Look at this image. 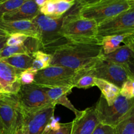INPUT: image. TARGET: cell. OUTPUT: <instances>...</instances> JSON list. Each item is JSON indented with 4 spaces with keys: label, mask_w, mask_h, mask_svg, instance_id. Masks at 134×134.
<instances>
[{
    "label": "cell",
    "mask_w": 134,
    "mask_h": 134,
    "mask_svg": "<svg viewBox=\"0 0 134 134\" xmlns=\"http://www.w3.org/2000/svg\"><path fill=\"white\" fill-rule=\"evenodd\" d=\"M51 65L78 71L92 66L102 56L101 43L68 41L54 50Z\"/></svg>",
    "instance_id": "obj_1"
},
{
    "label": "cell",
    "mask_w": 134,
    "mask_h": 134,
    "mask_svg": "<svg viewBox=\"0 0 134 134\" xmlns=\"http://www.w3.org/2000/svg\"><path fill=\"white\" fill-rule=\"evenodd\" d=\"M73 7V11L64 16L62 35L68 41L101 43L98 39V24L94 20L81 16L76 3Z\"/></svg>",
    "instance_id": "obj_2"
},
{
    "label": "cell",
    "mask_w": 134,
    "mask_h": 134,
    "mask_svg": "<svg viewBox=\"0 0 134 134\" xmlns=\"http://www.w3.org/2000/svg\"><path fill=\"white\" fill-rule=\"evenodd\" d=\"M133 0H94L76 1L81 16L95 20L98 25L128 10Z\"/></svg>",
    "instance_id": "obj_3"
},
{
    "label": "cell",
    "mask_w": 134,
    "mask_h": 134,
    "mask_svg": "<svg viewBox=\"0 0 134 134\" xmlns=\"http://www.w3.org/2000/svg\"><path fill=\"white\" fill-rule=\"evenodd\" d=\"M63 20L64 17L52 18L41 13L32 20L39 33V41L43 52L51 54L54 50L68 41L61 34Z\"/></svg>",
    "instance_id": "obj_4"
},
{
    "label": "cell",
    "mask_w": 134,
    "mask_h": 134,
    "mask_svg": "<svg viewBox=\"0 0 134 134\" xmlns=\"http://www.w3.org/2000/svg\"><path fill=\"white\" fill-rule=\"evenodd\" d=\"M100 123L116 128L134 108V98L128 99L120 95L113 105L109 106L101 95L95 105Z\"/></svg>",
    "instance_id": "obj_5"
},
{
    "label": "cell",
    "mask_w": 134,
    "mask_h": 134,
    "mask_svg": "<svg viewBox=\"0 0 134 134\" xmlns=\"http://www.w3.org/2000/svg\"><path fill=\"white\" fill-rule=\"evenodd\" d=\"M16 95L22 113H30L56 105L49 99L44 88L35 83L22 85Z\"/></svg>",
    "instance_id": "obj_6"
},
{
    "label": "cell",
    "mask_w": 134,
    "mask_h": 134,
    "mask_svg": "<svg viewBox=\"0 0 134 134\" xmlns=\"http://www.w3.org/2000/svg\"><path fill=\"white\" fill-rule=\"evenodd\" d=\"M77 71L58 65H50L37 73L34 83L44 88L72 86Z\"/></svg>",
    "instance_id": "obj_7"
},
{
    "label": "cell",
    "mask_w": 134,
    "mask_h": 134,
    "mask_svg": "<svg viewBox=\"0 0 134 134\" xmlns=\"http://www.w3.org/2000/svg\"><path fill=\"white\" fill-rule=\"evenodd\" d=\"M90 70L96 78L111 82L120 88L126 81L134 80L129 68L107 60L103 56L90 68Z\"/></svg>",
    "instance_id": "obj_8"
},
{
    "label": "cell",
    "mask_w": 134,
    "mask_h": 134,
    "mask_svg": "<svg viewBox=\"0 0 134 134\" xmlns=\"http://www.w3.org/2000/svg\"><path fill=\"white\" fill-rule=\"evenodd\" d=\"M134 0L131 8L111 19L98 25V39L118 34H131L134 35Z\"/></svg>",
    "instance_id": "obj_9"
},
{
    "label": "cell",
    "mask_w": 134,
    "mask_h": 134,
    "mask_svg": "<svg viewBox=\"0 0 134 134\" xmlns=\"http://www.w3.org/2000/svg\"><path fill=\"white\" fill-rule=\"evenodd\" d=\"M0 116L6 132H14L23 118L16 94H0Z\"/></svg>",
    "instance_id": "obj_10"
},
{
    "label": "cell",
    "mask_w": 134,
    "mask_h": 134,
    "mask_svg": "<svg viewBox=\"0 0 134 134\" xmlns=\"http://www.w3.org/2000/svg\"><path fill=\"white\" fill-rule=\"evenodd\" d=\"M56 105L46 107L30 113H22L30 134H43L53 118Z\"/></svg>",
    "instance_id": "obj_11"
},
{
    "label": "cell",
    "mask_w": 134,
    "mask_h": 134,
    "mask_svg": "<svg viewBox=\"0 0 134 134\" xmlns=\"http://www.w3.org/2000/svg\"><path fill=\"white\" fill-rule=\"evenodd\" d=\"M99 123L95 106L89 107L72 121L71 134H92Z\"/></svg>",
    "instance_id": "obj_12"
},
{
    "label": "cell",
    "mask_w": 134,
    "mask_h": 134,
    "mask_svg": "<svg viewBox=\"0 0 134 134\" xmlns=\"http://www.w3.org/2000/svg\"><path fill=\"white\" fill-rule=\"evenodd\" d=\"M23 71L0 60V84L7 93L16 94L18 92L22 86L20 77Z\"/></svg>",
    "instance_id": "obj_13"
},
{
    "label": "cell",
    "mask_w": 134,
    "mask_h": 134,
    "mask_svg": "<svg viewBox=\"0 0 134 134\" xmlns=\"http://www.w3.org/2000/svg\"><path fill=\"white\" fill-rule=\"evenodd\" d=\"M0 27L6 31L9 35L21 34L39 40V33L37 28L31 20L7 21L1 18Z\"/></svg>",
    "instance_id": "obj_14"
},
{
    "label": "cell",
    "mask_w": 134,
    "mask_h": 134,
    "mask_svg": "<svg viewBox=\"0 0 134 134\" xmlns=\"http://www.w3.org/2000/svg\"><path fill=\"white\" fill-rule=\"evenodd\" d=\"M76 3L75 0H47L39 7L41 14L52 18L64 17Z\"/></svg>",
    "instance_id": "obj_15"
},
{
    "label": "cell",
    "mask_w": 134,
    "mask_h": 134,
    "mask_svg": "<svg viewBox=\"0 0 134 134\" xmlns=\"http://www.w3.org/2000/svg\"><path fill=\"white\" fill-rule=\"evenodd\" d=\"M44 88V87H43ZM72 86H60V87L44 88L47 96L51 102L56 105H61L69 109L74 113L75 117L80 116L82 111H78L68 99V95L71 92Z\"/></svg>",
    "instance_id": "obj_16"
},
{
    "label": "cell",
    "mask_w": 134,
    "mask_h": 134,
    "mask_svg": "<svg viewBox=\"0 0 134 134\" xmlns=\"http://www.w3.org/2000/svg\"><path fill=\"white\" fill-rule=\"evenodd\" d=\"M39 14V7L35 3V0H26L20 7L5 14L1 19L7 21H32Z\"/></svg>",
    "instance_id": "obj_17"
},
{
    "label": "cell",
    "mask_w": 134,
    "mask_h": 134,
    "mask_svg": "<svg viewBox=\"0 0 134 134\" xmlns=\"http://www.w3.org/2000/svg\"><path fill=\"white\" fill-rule=\"evenodd\" d=\"M103 58L107 60L122 65L126 68H129V65L134 61V52L129 46L124 44L120 46L116 51L109 54L103 55Z\"/></svg>",
    "instance_id": "obj_18"
},
{
    "label": "cell",
    "mask_w": 134,
    "mask_h": 134,
    "mask_svg": "<svg viewBox=\"0 0 134 134\" xmlns=\"http://www.w3.org/2000/svg\"><path fill=\"white\" fill-rule=\"evenodd\" d=\"M96 86L101 90L102 95L109 106L113 105L120 95V88L105 80L96 79Z\"/></svg>",
    "instance_id": "obj_19"
},
{
    "label": "cell",
    "mask_w": 134,
    "mask_h": 134,
    "mask_svg": "<svg viewBox=\"0 0 134 134\" xmlns=\"http://www.w3.org/2000/svg\"><path fill=\"white\" fill-rule=\"evenodd\" d=\"M133 36L131 34H118L105 36L101 40L103 54L107 55L115 52L120 47V44L124 43L126 38Z\"/></svg>",
    "instance_id": "obj_20"
},
{
    "label": "cell",
    "mask_w": 134,
    "mask_h": 134,
    "mask_svg": "<svg viewBox=\"0 0 134 134\" xmlns=\"http://www.w3.org/2000/svg\"><path fill=\"white\" fill-rule=\"evenodd\" d=\"M91 67L77 71L74 82V88L86 89L96 86L97 78L92 74L90 70Z\"/></svg>",
    "instance_id": "obj_21"
},
{
    "label": "cell",
    "mask_w": 134,
    "mask_h": 134,
    "mask_svg": "<svg viewBox=\"0 0 134 134\" xmlns=\"http://www.w3.org/2000/svg\"><path fill=\"white\" fill-rule=\"evenodd\" d=\"M2 60L16 69L26 70L31 68L34 58L32 54H16Z\"/></svg>",
    "instance_id": "obj_22"
},
{
    "label": "cell",
    "mask_w": 134,
    "mask_h": 134,
    "mask_svg": "<svg viewBox=\"0 0 134 134\" xmlns=\"http://www.w3.org/2000/svg\"><path fill=\"white\" fill-rule=\"evenodd\" d=\"M32 56L34 58V61L31 69L33 70L38 72L51 65L52 55L50 54L39 51L32 54Z\"/></svg>",
    "instance_id": "obj_23"
},
{
    "label": "cell",
    "mask_w": 134,
    "mask_h": 134,
    "mask_svg": "<svg viewBox=\"0 0 134 134\" xmlns=\"http://www.w3.org/2000/svg\"><path fill=\"white\" fill-rule=\"evenodd\" d=\"M72 122L60 124L54 118L47 126L43 134H71Z\"/></svg>",
    "instance_id": "obj_24"
},
{
    "label": "cell",
    "mask_w": 134,
    "mask_h": 134,
    "mask_svg": "<svg viewBox=\"0 0 134 134\" xmlns=\"http://www.w3.org/2000/svg\"><path fill=\"white\" fill-rule=\"evenodd\" d=\"M115 128L116 134H134V108Z\"/></svg>",
    "instance_id": "obj_25"
},
{
    "label": "cell",
    "mask_w": 134,
    "mask_h": 134,
    "mask_svg": "<svg viewBox=\"0 0 134 134\" xmlns=\"http://www.w3.org/2000/svg\"><path fill=\"white\" fill-rule=\"evenodd\" d=\"M26 0H7L0 3V19L5 14L14 11L20 7Z\"/></svg>",
    "instance_id": "obj_26"
},
{
    "label": "cell",
    "mask_w": 134,
    "mask_h": 134,
    "mask_svg": "<svg viewBox=\"0 0 134 134\" xmlns=\"http://www.w3.org/2000/svg\"><path fill=\"white\" fill-rule=\"evenodd\" d=\"M37 72L31 68L23 71L20 77V81L22 85H31L34 82L35 77Z\"/></svg>",
    "instance_id": "obj_27"
},
{
    "label": "cell",
    "mask_w": 134,
    "mask_h": 134,
    "mask_svg": "<svg viewBox=\"0 0 134 134\" xmlns=\"http://www.w3.org/2000/svg\"><path fill=\"white\" fill-rule=\"evenodd\" d=\"M120 95L128 99L134 98V80L126 81L120 88Z\"/></svg>",
    "instance_id": "obj_28"
},
{
    "label": "cell",
    "mask_w": 134,
    "mask_h": 134,
    "mask_svg": "<svg viewBox=\"0 0 134 134\" xmlns=\"http://www.w3.org/2000/svg\"><path fill=\"white\" fill-rule=\"evenodd\" d=\"M29 37L21 34H14L9 35L7 41V46H18L24 43Z\"/></svg>",
    "instance_id": "obj_29"
},
{
    "label": "cell",
    "mask_w": 134,
    "mask_h": 134,
    "mask_svg": "<svg viewBox=\"0 0 134 134\" xmlns=\"http://www.w3.org/2000/svg\"><path fill=\"white\" fill-rule=\"evenodd\" d=\"M92 134H116V128L111 126L99 123Z\"/></svg>",
    "instance_id": "obj_30"
},
{
    "label": "cell",
    "mask_w": 134,
    "mask_h": 134,
    "mask_svg": "<svg viewBox=\"0 0 134 134\" xmlns=\"http://www.w3.org/2000/svg\"><path fill=\"white\" fill-rule=\"evenodd\" d=\"M14 134H30V133H29L28 126H27V124L25 122L24 116L22 120L20 122L18 126L16 128V130Z\"/></svg>",
    "instance_id": "obj_31"
},
{
    "label": "cell",
    "mask_w": 134,
    "mask_h": 134,
    "mask_svg": "<svg viewBox=\"0 0 134 134\" xmlns=\"http://www.w3.org/2000/svg\"><path fill=\"white\" fill-rule=\"evenodd\" d=\"M124 44H127L128 46H129L130 47L131 49L134 52V36H130L129 37L126 38L125 39V41H124Z\"/></svg>",
    "instance_id": "obj_32"
},
{
    "label": "cell",
    "mask_w": 134,
    "mask_h": 134,
    "mask_svg": "<svg viewBox=\"0 0 134 134\" xmlns=\"http://www.w3.org/2000/svg\"><path fill=\"white\" fill-rule=\"evenodd\" d=\"M9 37H5L0 38V52L7 45V39Z\"/></svg>",
    "instance_id": "obj_33"
},
{
    "label": "cell",
    "mask_w": 134,
    "mask_h": 134,
    "mask_svg": "<svg viewBox=\"0 0 134 134\" xmlns=\"http://www.w3.org/2000/svg\"><path fill=\"white\" fill-rule=\"evenodd\" d=\"M9 34L6 31H5L4 30H3L2 28L0 27V38L1 37H9Z\"/></svg>",
    "instance_id": "obj_34"
},
{
    "label": "cell",
    "mask_w": 134,
    "mask_h": 134,
    "mask_svg": "<svg viewBox=\"0 0 134 134\" xmlns=\"http://www.w3.org/2000/svg\"><path fill=\"white\" fill-rule=\"evenodd\" d=\"M47 1V0H35V2L39 7H41Z\"/></svg>",
    "instance_id": "obj_35"
},
{
    "label": "cell",
    "mask_w": 134,
    "mask_h": 134,
    "mask_svg": "<svg viewBox=\"0 0 134 134\" xmlns=\"http://www.w3.org/2000/svg\"><path fill=\"white\" fill-rule=\"evenodd\" d=\"M5 132V127H4L2 120H1V116H0V134H3Z\"/></svg>",
    "instance_id": "obj_36"
},
{
    "label": "cell",
    "mask_w": 134,
    "mask_h": 134,
    "mask_svg": "<svg viewBox=\"0 0 134 134\" xmlns=\"http://www.w3.org/2000/svg\"><path fill=\"white\" fill-rule=\"evenodd\" d=\"M129 68H130V70L131 73H132V74L133 75V76L134 77V61L132 62L130 64Z\"/></svg>",
    "instance_id": "obj_37"
},
{
    "label": "cell",
    "mask_w": 134,
    "mask_h": 134,
    "mask_svg": "<svg viewBox=\"0 0 134 134\" xmlns=\"http://www.w3.org/2000/svg\"><path fill=\"white\" fill-rule=\"evenodd\" d=\"M7 94V92L5 90V89L3 88V86L1 85V84H0V94Z\"/></svg>",
    "instance_id": "obj_38"
},
{
    "label": "cell",
    "mask_w": 134,
    "mask_h": 134,
    "mask_svg": "<svg viewBox=\"0 0 134 134\" xmlns=\"http://www.w3.org/2000/svg\"><path fill=\"white\" fill-rule=\"evenodd\" d=\"M3 134H13V133H7L6 132H4L3 133Z\"/></svg>",
    "instance_id": "obj_39"
},
{
    "label": "cell",
    "mask_w": 134,
    "mask_h": 134,
    "mask_svg": "<svg viewBox=\"0 0 134 134\" xmlns=\"http://www.w3.org/2000/svg\"><path fill=\"white\" fill-rule=\"evenodd\" d=\"M1 1H2V0H0V3H1Z\"/></svg>",
    "instance_id": "obj_40"
},
{
    "label": "cell",
    "mask_w": 134,
    "mask_h": 134,
    "mask_svg": "<svg viewBox=\"0 0 134 134\" xmlns=\"http://www.w3.org/2000/svg\"><path fill=\"white\" fill-rule=\"evenodd\" d=\"M133 27H134V25H133Z\"/></svg>",
    "instance_id": "obj_41"
},
{
    "label": "cell",
    "mask_w": 134,
    "mask_h": 134,
    "mask_svg": "<svg viewBox=\"0 0 134 134\" xmlns=\"http://www.w3.org/2000/svg\"><path fill=\"white\" fill-rule=\"evenodd\" d=\"M133 36H134V35H133Z\"/></svg>",
    "instance_id": "obj_42"
}]
</instances>
